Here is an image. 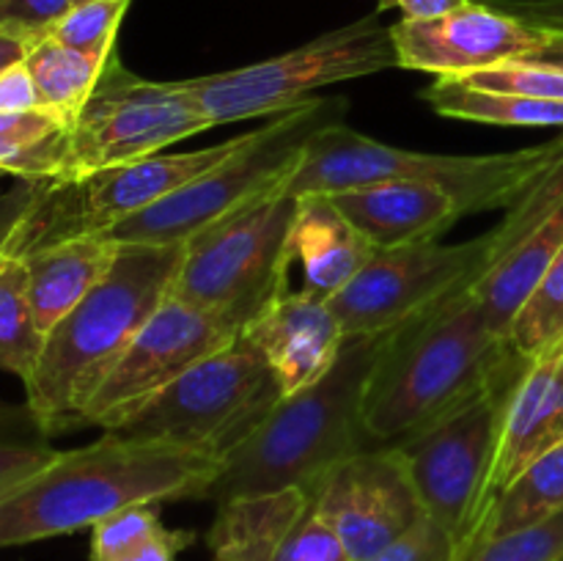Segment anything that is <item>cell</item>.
I'll use <instances>...</instances> for the list:
<instances>
[{"label": "cell", "instance_id": "obj_1", "mask_svg": "<svg viewBox=\"0 0 563 561\" xmlns=\"http://www.w3.org/2000/svg\"><path fill=\"white\" fill-rule=\"evenodd\" d=\"M223 468L159 440L104 432L80 449L58 451L0 498V550L93 528L135 504L212 498Z\"/></svg>", "mask_w": 563, "mask_h": 561}, {"label": "cell", "instance_id": "obj_2", "mask_svg": "<svg viewBox=\"0 0 563 561\" xmlns=\"http://www.w3.org/2000/svg\"><path fill=\"white\" fill-rule=\"evenodd\" d=\"M185 245L119 242L102 284L47 336L25 380V407L44 438L82 427V410L137 330L174 292Z\"/></svg>", "mask_w": 563, "mask_h": 561}, {"label": "cell", "instance_id": "obj_3", "mask_svg": "<svg viewBox=\"0 0 563 561\" xmlns=\"http://www.w3.org/2000/svg\"><path fill=\"white\" fill-rule=\"evenodd\" d=\"M515 350L495 333L473 284L388 336L363 396L374 446H394L476 394Z\"/></svg>", "mask_w": 563, "mask_h": 561}, {"label": "cell", "instance_id": "obj_4", "mask_svg": "<svg viewBox=\"0 0 563 561\" xmlns=\"http://www.w3.org/2000/svg\"><path fill=\"white\" fill-rule=\"evenodd\" d=\"M388 333L346 336L339 361L311 388L284 396L258 432L225 462L212 498L302 487L308 493L339 462L377 449L363 424L368 377L388 344Z\"/></svg>", "mask_w": 563, "mask_h": 561}, {"label": "cell", "instance_id": "obj_5", "mask_svg": "<svg viewBox=\"0 0 563 561\" xmlns=\"http://www.w3.org/2000/svg\"><path fill=\"white\" fill-rule=\"evenodd\" d=\"M563 152V135L542 146L506 154H427L361 135L341 121L306 143L286 193H341L379 182H429L460 198L465 215L509 209Z\"/></svg>", "mask_w": 563, "mask_h": 561}, {"label": "cell", "instance_id": "obj_6", "mask_svg": "<svg viewBox=\"0 0 563 561\" xmlns=\"http://www.w3.org/2000/svg\"><path fill=\"white\" fill-rule=\"evenodd\" d=\"M344 113V99H311L258 130L242 132L240 146L223 163L110 229L108 237L141 245H187L220 220L286 190L313 132L341 121Z\"/></svg>", "mask_w": 563, "mask_h": 561}, {"label": "cell", "instance_id": "obj_7", "mask_svg": "<svg viewBox=\"0 0 563 561\" xmlns=\"http://www.w3.org/2000/svg\"><path fill=\"white\" fill-rule=\"evenodd\" d=\"M528 363V358L511 350L476 394L429 427L394 443L405 457L423 512L438 520L462 550L482 537L495 501V468L506 413Z\"/></svg>", "mask_w": 563, "mask_h": 561}, {"label": "cell", "instance_id": "obj_8", "mask_svg": "<svg viewBox=\"0 0 563 561\" xmlns=\"http://www.w3.org/2000/svg\"><path fill=\"white\" fill-rule=\"evenodd\" d=\"M284 399L273 369L245 339L187 369L152 402L108 432L159 440L214 462H229Z\"/></svg>", "mask_w": 563, "mask_h": 561}, {"label": "cell", "instance_id": "obj_9", "mask_svg": "<svg viewBox=\"0 0 563 561\" xmlns=\"http://www.w3.org/2000/svg\"><path fill=\"white\" fill-rule=\"evenodd\" d=\"M399 66L390 25L374 16L322 33L302 47L275 58L220 72V75L181 80L201 105L209 124L280 116L311 102V91L333 82L357 80Z\"/></svg>", "mask_w": 563, "mask_h": 561}, {"label": "cell", "instance_id": "obj_10", "mask_svg": "<svg viewBox=\"0 0 563 561\" xmlns=\"http://www.w3.org/2000/svg\"><path fill=\"white\" fill-rule=\"evenodd\" d=\"M295 196L273 193L220 220L185 245L170 297L225 314L240 328L256 317L284 286V242Z\"/></svg>", "mask_w": 563, "mask_h": 561}, {"label": "cell", "instance_id": "obj_11", "mask_svg": "<svg viewBox=\"0 0 563 561\" xmlns=\"http://www.w3.org/2000/svg\"><path fill=\"white\" fill-rule=\"evenodd\" d=\"M209 127L185 82L143 80L126 72L113 55L97 91L69 130V163L60 182L137 163Z\"/></svg>", "mask_w": 563, "mask_h": 561}, {"label": "cell", "instance_id": "obj_12", "mask_svg": "<svg viewBox=\"0 0 563 561\" xmlns=\"http://www.w3.org/2000/svg\"><path fill=\"white\" fill-rule=\"evenodd\" d=\"M242 135L196 152H159L137 163L97 170L77 182H44L38 204L22 229L16 256L47 242L80 234H108L223 163Z\"/></svg>", "mask_w": 563, "mask_h": 561}, {"label": "cell", "instance_id": "obj_13", "mask_svg": "<svg viewBox=\"0 0 563 561\" xmlns=\"http://www.w3.org/2000/svg\"><path fill=\"white\" fill-rule=\"evenodd\" d=\"M493 264V237L467 242H418L377 251L330 300L346 336L388 333L421 317L462 286L476 284Z\"/></svg>", "mask_w": 563, "mask_h": 561}, {"label": "cell", "instance_id": "obj_14", "mask_svg": "<svg viewBox=\"0 0 563 561\" xmlns=\"http://www.w3.org/2000/svg\"><path fill=\"white\" fill-rule=\"evenodd\" d=\"M231 317L168 297L119 358L82 410V427L119 429L187 369L240 339Z\"/></svg>", "mask_w": 563, "mask_h": 561}, {"label": "cell", "instance_id": "obj_15", "mask_svg": "<svg viewBox=\"0 0 563 561\" xmlns=\"http://www.w3.org/2000/svg\"><path fill=\"white\" fill-rule=\"evenodd\" d=\"M311 495L350 561L368 559L427 515L396 446H377L339 462Z\"/></svg>", "mask_w": 563, "mask_h": 561}, {"label": "cell", "instance_id": "obj_16", "mask_svg": "<svg viewBox=\"0 0 563 561\" xmlns=\"http://www.w3.org/2000/svg\"><path fill=\"white\" fill-rule=\"evenodd\" d=\"M401 69L438 77H465L489 66L526 61L548 38L544 28L509 14L484 0H465L432 20H405L390 25Z\"/></svg>", "mask_w": 563, "mask_h": 561}, {"label": "cell", "instance_id": "obj_17", "mask_svg": "<svg viewBox=\"0 0 563 561\" xmlns=\"http://www.w3.org/2000/svg\"><path fill=\"white\" fill-rule=\"evenodd\" d=\"M207 542L214 561H350L317 498L302 487L223 501Z\"/></svg>", "mask_w": 563, "mask_h": 561}, {"label": "cell", "instance_id": "obj_18", "mask_svg": "<svg viewBox=\"0 0 563 561\" xmlns=\"http://www.w3.org/2000/svg\"><path fill=\"white\" fill-rule=\"evenodd\" d=\"M242 339L262 352L284 396L311 388L339 361L346 333L330 300L284 286L262 311L247 319Z\"/></svg>", "mask_w": 563, "mask_h": 561}, {"label": "cell", "instance_id": "obj_19", "mask_svg": "<svg viewBox=\"0 0 563 561\" xmlns=\"http://www.w3.org/2000/svg\"><path fill=\"white\" fill-rule=\"evenodd\" d=\"M330 201L377 251L432 242L465 218L460 198L429 182H379L330 193Z\"/></svg>", "mask_w": 563, "mask_h": 561}, {"label": "cell", "instance_id": "obj_20", "mask_svg": "<svg viewBox=\"0 0 563 561\" xmlns=\"http://www.w3.org/2000/svg\"><path fill=\"white\" fill-rule=\"evenodd\" d=\"M377 253V248L339 212L328 193H306L295 198L289 234L284 242V270L300 267L306 289L322 300H333Z\"/></svg>", "mask_w": 563, "mask_h": 561}, {"label": "cell", "instance_id": "obj_21", "mask_svg": "<svg viewBox=\"0 0 563 561\" xmlns=\"http://www.w3.org/2000/svg\"><path fill=\"white\" fill-rule=\"evenodd\" d=\"M559 443H563V341L531 358L511 394L495 468V495Z\"/></svg>", "mask_w": 563, "mask_h": 561}, {"label": "cell", "instance_id": "obj_22", "mask_svg": "<svg viewBox=\"0 0 563 561\" xmlns=\"http://www.w3.org/2000/svg\"><path fill=\"white\" fill-rule=\"evenodd\" d=\"M119 242L108 234H80L47 242L20 258L27 273V297L44 336L80 306L110 273Z\"/></svg>", "mask_w": 563, "mask_h": 561}, {"label": "cell", "instance_id": "obj_23", "mask_svg": "<svg viewBox=\"0 0 563 561\" xmlns=\"http://www.w3.org/2000/svg\"><path fill=\"white\" fill-rule=\"evenodd\" d=\"M563 248V204L550 218H544L531 234L517 242L504 258L487 267V273L473 284V295L482 306L484 319L498 336L509 339L511 322L533 286L542 280L553 258Z\"/></svg>", "mask_w": 563, "mask_h": 561}, {"label": "cell", "instance_id": "obj_24", "mask_svg": "<svg viewBox=\"0 0 563 561\" xmlns=\"http://www.w3.org/2000/svg\"><path fill=\"white\" fill-rule=\"evenodd\" d=\"M25 66L36 86L38 108L58 119L66 130H71L88 99L97 91L108 61H97L44 36L31 44Z\"/></svg>", "mask_w": 563, "mask_h": 561}, {"label": "cell", "instance_id": "obj_25", "mask_svg": "<svg viewBox=\"0 0 563 561\" xmlns=\"http://www.w3.org/2000/svg\"><path fill=\"white\" fill-rule=\"evenodd\" d=\"M69 163V130L44 110L0 113V176L60 182Z\"/></svg>", "mask_w": 563, "mask_h": 561}, {"label": "cell", "instance_id": "obj_26", "mask_svg": "<svg viewBox=\"0 0 563 561\" xmlns=\"http://www.w3.org/2000/svg\"><path fill=\"white\" fill-rule=\"evenodd\" d=\"M421 97L449 119L498 127H563V102L484 91L454 77H438L423 88Z\"/></svg>", "mask_w": 563, "mask_h": 561}, {"label": "cell", "instance_id": "obj_27", "mask_svg": "<svg viewBox=\"0 0 563 561\" xmlns=\"http://www.w3.org/2000/svg\"><path fill=\"white\" fill-rule=\"evenodd\" d=\"M563 512V443L544 451L515 482L495 495L484 520V539L522 531Z\"/></svg>", "mask_w": 563, "mask_h": 561}, {"label": "cell", "instance_id": "obj_28", "mask_svg": "<svg viewBox=\"0 0 563 561\" xmlns=\"http://www.w3.org/2000/svg\"><path fill=\"white\" fill-rule=\"evenodd\" d=\"M44 333L27 297L25 264L16 256L0 262V372L25 383L42 355Z\"/></svg>", "mask_w": 563, "mask_h": 561}, {"label": "cell", "instance_id": "obj_29", "mask_svg": "<svg viewBox=\"0 0 563 561\" xmlns=\"http://www.w3.org/2000/svg\"><path fill=\"white\" fill-rule=\"evenodd\" d=\"M509 341L528 361L563 341V248L517 311Z\"/></svg>", "mask_w": 563, "mask_h": 561}, {"label": "cell", "instance_id": "obj_30", "mask_svg": "<svg viewBox=\"0 0 563 561\" xmlns=\"http://www.w3.org/2000/svg\"><path fill=\"white\" fill-rule=\"evenodd\" d=\"M126 9L130 0H82L49 31V38L97 61H110Z\"/></svg>", "mask_w": 563, "mask_h": 561}, {"label": "cell", "instance_id": "obj_31", "mask_svg": "<svg viewBox=\"0 0 563 561\" xmlns=\"http://www.w3.org/2000/svg\"><path fill=\"white\" fill-rule=\"evenodd\" d=\"M460 561H563V512L506 537H478Z\"/></svg>", "mask_w": 563, "mask_h": 561}, {"label": "cell", "instance_id": "obj_32", "mask_svg": "<svg viewBox=\"0 0 563 561\" xmlns=\"http://www.w3.org/2000/svg\"><path fill=\"white\" fill-rule=\"evenodd\" d=\"M163 528L159 504H135L113 512L91 528V561H119Z\"/></svg>", "mask_w": 563, "mask_h": 561}, {"label": "cell", "instance_id": "obj_33", "mask_svg": "<svg viewBox=\"0 0 563 561\" xmlns=\"http://www.w3.org/2000/svg\"><path fill=\"white\" fill-rule=\"evenodd\" d=\"M473 88L498 94H517V97L555 99L563 102V69L533 61H509V64L489 66V69L473 72V75L454 77Z\"/></svg>", "mask_w": 563, "mask_h": 561}, {"label": "cell", "instance_id": "obj_34", "mask_svg": "<svg viewBox=\"0 0 563 561\" xmlns=\"http://www.w3.org/2000/svg\"><path fill=\"white\" fill-rule=\"evenodd\" d=\"M462 548L438 520L423 515L399 539L363 561H460Z\"/></svg>", "mask_w": 563, "mask_h": 561}, {"label": "cell", "instance_id": "obj_35", "mask_svg": "<svg viewBox=\"0 0 563 561\" xmlns=\"http://www.w3.org/2000/svg\"><path fill=\"white\" fill-rule=\"evenodd\" d=\"M55 457L58 451L44 443V435H20L0 429V498L36 476Z\"/></svg>", "mask_w": 563, "mask_h": 561}, {"label": "cell", "instance_id": "obj_36", "mask_svg": "<svg viewBox=\"0 0 563 561\" xmlns=\"http://www.w3.org/2000/svg\"><path fill=\"white\" fill-rule=\"evenodd\" d=\"M77 3L80 0H0V31L16 33L33 44L49 36Z\"/></svg>", "mask_w": 563, "mask_h": 561}, {"label": "cell", "instance_id": "obj_37", "mask_svg": "<svg viewBox=\"0 0 563 561\" xmlns=\"http://www.w3.org/2000/svg\"><path fill=\"white\" fill-rule=\"evenodd\" d=\"M44 190V182L20 179L9 193H0V262L16 256L22 229Z\"/></svg>", "mask_w": 563, "mask_h": 561}, {"label": "cell", "instance_id": "obj_38", "mask_svg": "<svg viewBox=\"0 0 563 561\" xmlns=\"http://www.w3.org/2000/svg\"><path fill=\"white\" fill-rule=\"evenodd\" d=\"M38 108V94L25 61L0 72V113H27Z\"/></svg>", "mask_w": 563, "mask_h": 561}, {"label": "cell", "instance_id": "obj_39", "mask_svg": "<svg viewBox=\"0 0 563 561\" xmlns=\"http://www.w3.org/2000/svg\"><path fill=\"white\" fill-rule=\"evenodd\" d=\"M192 539H196L192 531H168V528H163L157 537L137 544L135 550L121 556L119 561H176V556H179L187 544H192Z\"/></svg>", "mask_w": 563, "mask_h": 561}, {"label": "cell", "instance_id": "obj_40", "mask_svg": "<svg viewBox=\"0 0 563 561\" xmlns=\"http://www.w3.org/2000/svg\"><path fill=\"white\" fill-rule=\"evenodd\" d=\"M509 14L544 28V31H563V0H526V3H498Z\"/></svg>", "mask_w": 563, "mask_h": 561}, {"label": "cell", "instance_id": "obj_41", "mask_svg": "<svg viewBox=\"0 0 563 561\" xmlns=\"http://www.w3.org/2000/svg\"><path fill=\"white\" fill-rule=\"evenodd\" d=\"M462 3L465 0H379V11L396 6L401 9L405 20H432V16L449 14Z\"/></svg>", "mask_w": 563, "mask_h": 561}, {"label": "cell", "instance_id": "obj_42", "mask_svg": "<svg viewBox=\"0 0 563 561\" xmlns=\"http://www.w3.org/2000/svg\"><path fill=\"white\" fill-rule=\"evenodd\" d=\"M27 50H31V42H27V38L9 31H0V72L9 69V66L14 64H22Z\"/></svg>", "mask_w": 563, "mask_h": 561}, {"label": "cell", "instance_id": "obj_43", "mask_svg": "<svg viewBox=\"0 0 563 561\" xmlns=\"http://www.w3.org/2000/svg\"><path fill=\"white\" fill-rule=\"evenodd\" d=\"M526 61H533V64H548L555 66V69H563V31H548V38H544L542 47L533 55H528Z\"/></svg>", "mask_w": 563, "mask_h": 561}, {"label": "cell", "instance_id": "obj_44", "mask_svg": "<svg viewBox=\"0 0 563 561\" xmlns=\"http://www.w3.org/2000/svg\"><path fill=\"white\" fill-rule=\"evenodd\" d=\"M80 3H82V0H80Z\"/></svg>", "mask_w": 563, "mask_h": 561}]
</instances>
